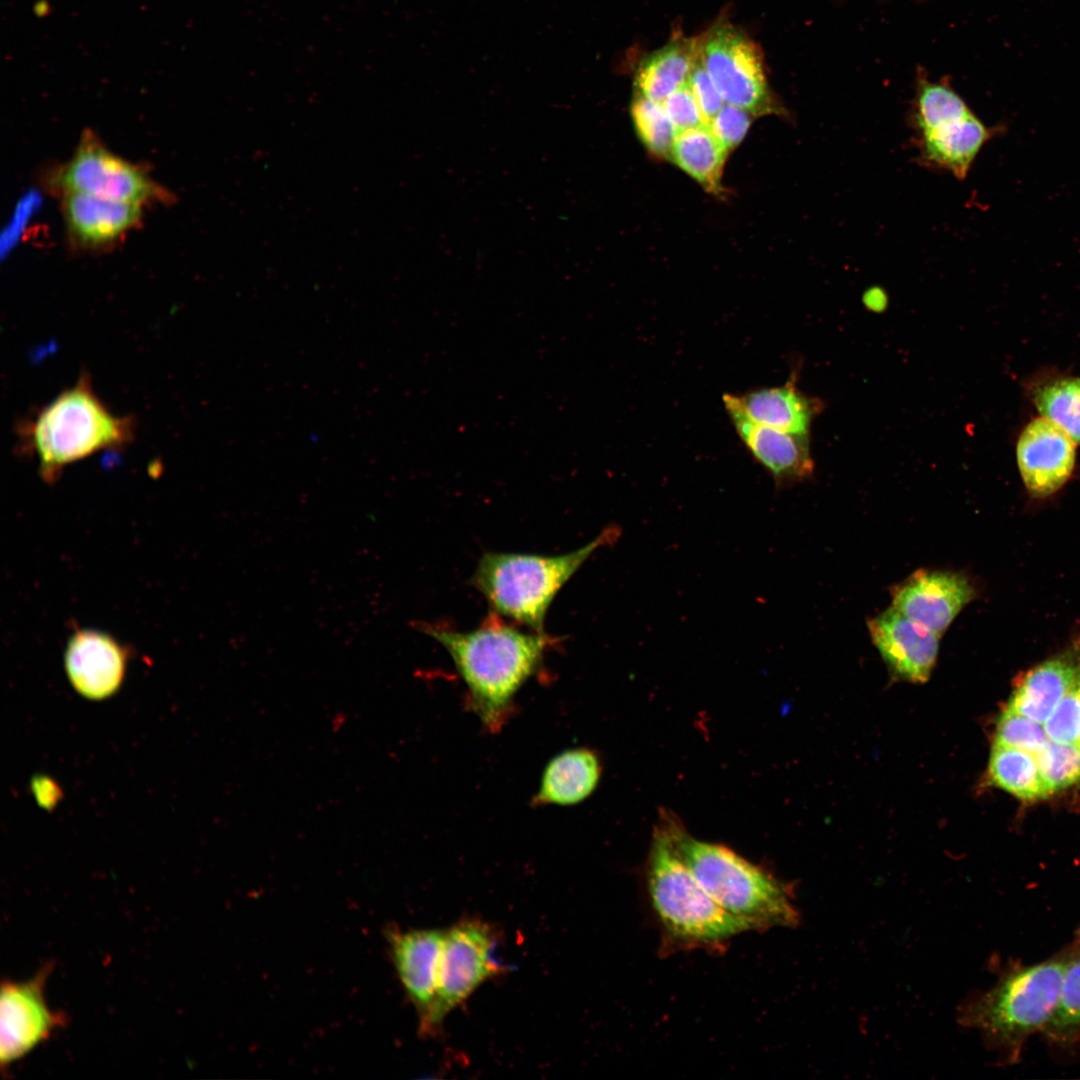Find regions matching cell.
I'll return each mask as SVG.
<instances>
[{
  "label": "cell",
  "instance_id": "obj_10",
  "mask_svg": "<svg viewBox=\"0 0 1080 1080\" xmlns=\"http://www.w3.org/2000/svg\"><path fill=\"white\" fill-rule=\"evenodd\" d=\"M52 185L61 193L78 192L141 205L169 201V193L143 168L111 152L90 130L82 134L72 158L54 175Z\"/></svg>",
  "mask_w": 1080,
  "mask_h": 1080
},
{
  "label": "cell",
  "instance_id": "obj_28",
  "mask_svg": "<svg viewBox=\"0 0 1080 1080\" xmlns=\"http://www.w3.org/2000/svg\"><path fill=\"white\" fill-rule=\"evenodd\" d=\"M1048 795L1080 782V746L1052 740L1035 755Z\"/></svg>",
  "mask_w": 1080,
  "mask_h": 1080
},
{
  "label": "cell",
  "instance_id": "obj_6",
  "mask_svg": "<svg viewBox=\"0 0 1080 1080\" xmlns=\"http://www.w3.org/2000/svg\"><path fill=\"white\" fill-rule=\"evenodd\" d=\"M1070 954L1010 970L963 1008L961 1022L1014 1058L1024 1041L1042 1031L1051 1017Z\"/></svg>",
  "mask_w": 1080,
  "mask_h": 1080
},
{
  "label": "cell",
  "instance_id": "obj_4",
  "mask_svg": "<svg viewBox=\"0 0 1080 1080\" xmlns=\"http://www.w3.org/2000/svg\"><path fill=\"white\" fill-rule=\"evenodd\" d=\"M646 883L649 902L667 946L719 949L750 930L724 910L698 882L679 854L663 819L653 834Z\"/></svg>",
  "mask_w": 1080,
  "mask_h": 1080
},
{
  "label": "cell",
  "instance_id": "obj_26",
  "mask_svg": "<svg viewBox=\"0 0 1080 1080\" xmlns=\"http://www.w3.org/2000/svg\"><path fill=\"white\" fill-rule=\"evenodd\" d=\"M1042 1032L1050 1041L1062 1045L1079 1037L1080 952L1070 954L1056 1006Z\"/></svg>",
  "mask_w": 1080,
  "mask_h": 1080
},
{
  "label": "cell",
  "instance_id": "obj_3",
  "mask_svg": "<svg viewBox=\"0 0 1080 1080\" xmlns=\"http://www.w3.org/2000/svg\"><path fill=\"white\" fill-rule=\"evenodd\" d=\"M661 818L689 869L724 910L750 930L798 924L790 886L732 849L692 837L673 816Z\"/></svg>",
  "mask_w": 1080,
  "mask_h": 1080
},
{
  "label": "cell",
  "instance_id": "obj_13",
  "mask_svg": "<svg viewBox=\"0 0 1080 1080\" xmlns=\"http://www.w3.org/2000/svg\"><path fill=\"white\" fill-rule=\"evenodd\" d=\"M1018 468L1028 492L1045 497L1057 492L1070 478L1076 459V442L1060 426L1045 417L1030 421L1016 446Z\"/></svg>",
  "mask_w": 1080,
  "mask_h": 1080
},
{
  "label": "cell",
  "instance_id": "obj_34",
  "mask_svg": "<svg viewBox=\"0 0 1080 1080\" xmlns=\"http://www.w3.org/2000/svg\"><path fill=\"white\" fill-rule=\"evenodd\" d=\"M32 790L39 805L53 808L61 797L58 785L49 777L39 776L32 780Z\"/></svg>",
  "mask_w": 1080,
  "mask_h": 1080
},
{
  "label": "cell",
  "instance_id": "obj_27",
  "mask_svg": "<svg viewBox=\"0 0 1080 1080\" xmlns=\"http://www.w3.org/2000/svg\"><path fill=\"white\" fill-rule=\"evenodd\" d=\"M635 129L648 150L659 156H669L677 133L662 102L638 95L632 103Z\"/></svg>",
  "mask_w": 1080,
  "mask_h": 1080
},
{
  "label": "cell",
  "instance_id": "obj_5",
  "mask_svg": "<svg viewBox=\"0 0 1080 1080\" xmlns=\"http://www.w3.org/2000/svg\"><path fill=\"white\" fill-rule=\"evenodd\" d=\"M622 530L604 528L586 545L560 555L487 552L480 558L472 583L493 613L545 632L547 611L561 588L598 549L615 544Z\"/></svg>",
  "mask_w": 1080,
  "mask_h": 1080
},
{
  "label": "cell",
  "instance_id": "obj_8",
  "mask_svg": "<svg viewBox=\"0 0 1080 1080\" xmlns=\"http://www.w3.org/2000/svg\"><path fill=\"white\" fill-rule=\"evenodd\" d=\"M698 57L725 103L750 114L781 112L772 95L757 44L727 21L697 37Z\"/></svg>",
  "mask_w": 1080,
  "mask_h": 1080
},
{
  "label": "cell",
  "instance_id": "obj_14",
  "mask_svg": "<svg viewBox=\"0 0 1080 1080\" xmlns=\"http://www.w3.org/2000/svg\"><path fill=\"white\" fill-rule=\"evenodd\" d=\"M128 651L110 634L93 630L75 631L64 652L66 675L82 697L100 701L114 695L126 673Z\"/></svg>",
  "mask_w": 1080,
  "mask_h": 1080
},
{
  "label": "cell",
  "instance_id": "obj_21",
  "mask_svg": "<svg viewBox=\"0 0 1080 1080\" xmlns=\"http://www.w3.org/2000/svg\"><path fill=\"white\" fill-rule=\"evenodd\" d=\"M601 771L600 759L592 750L583 747L565 750L546 765L533 803L536 806L578 804L596 789Z\"/></svg>",
  "mask_w": 1080,
  "mask_h": 1080
},
{
  "label": "cell",
  "instance_id": "obj_35",
  "mask_svg": "<svg viewBox=\"0 0 1080 1080\" xmlns=\"http://www.w3.org/2000/svg\"><path fill=\"white\" fill-rule=\"evenodd\" d=\"M886 302L887 298L885 294H883L882 290L877 288L870 289L864 295V304L873 311L882 310L885 307Z\"/></svg>",
  "mask_w": 1080,
  "mask_h": 1080
},
{
  "label": "cell",
  "instance_id": "obj_17",
  "mask_svg": "<svg viewBox=\"0 0 1080 1080\" xmlns=\"http://www.w3.org/2000/svg\"><path fill=\"white\" fill-rule=\"evenodd\" d=\"M142 206L78 192L62 193V211L70 243L97 250L118 241L141 220Z\"/></svg>",
  "mask_w": 1080,
  "mask_h": 1080
},
{
  "label": "cell",
  "instance_id": "obj_23",
  "mask_svg": "<svg viewBox=\"0 0 1080 1080\" xmlns=\"http://www.w3.org/2000/svg\"><path fill=\"white\" fill-rule=\"evenodd\" d=\"M728 152L709 125H701L678 131L669 156L707 191L717 193Z\"/></svg>",
  "mask_w": 1080,
  "mask_h": 1080
},
{
  "label": "cell",
  "instance_id": "obj_25",
  "mask_svg": "<svg viewBox=\"0 0 1080 1080\" xmlns=\"http://www.w3.org/2000/svg\"><path fill=\"white\" fill-rule=\"evenodd\" d=\"M1029 392L1039 413L1080 443V377L1042 378L1031 384Z\"/></svg>",
  "mask_w": 1080,
  "mask_h": 1080
},
{
  "label": "cell",
  "instance_id": "obj_30",
  "mask_svg": "<svg viewBox=\"0 0 1080 1080\" xmlns=\"http://www.w3.org/2000/svg\"><path fill=\"white\" fill-rule=\"evenodd\" d=\"M1048 738L1059 743L1080 739V667L1068 692L1043 723Z\"/></svg>",
  "mask_w": 1080,
  "mask_h": 1080
},
{
  "label": "cell",
  "instance_id": "obj_20",
  "mask_svg": "<svg viewBox=\"0 0 1080 1080\" xmlns=\"http://www.w3.org/2000/svg\"><path fill=\"white\" fill-rule=\"evenodd\" d=\"M1080 667V646L1029 670L1017 683L1006 709L1043 724L1068 692Z\"/></svg>",
  "mask_w": 1080,
  "mask_h": 1080
},
{
  "label": "cell",
  "instance_id": "obj_29",
  "mask_svg": "<svg viewBox=\"0 0 1080 1080\" xmlns=\"http://www.w3.org/2000/svg\"><path fill=\"white\" fill-rule=\"evenodd\" d=\"M1043 724L1005 708L998 719L994 743L1036 755L1048 742Z\"/></svg>",
  "mask_w": 1080,
  "mask_h": 1080
},
{
  "label": "cell",
  "instance_id": "obj_31",
  "mask_svg": "<svg viewBox=\"0 0 1080 1080\" xmlns=\"http://www.w3.org/2000/svg\"><path fill=\"white\" fill-rule=\"evenodd\" d=\"M750 124L749 112L725 103L708 125L719 142L729 151L743 140Z\"/></svg>",
  "mask_w": 1080,
  "mask_h": 1080
},
{
  "label": "cell",
  "instance_id": "obj_24",
  "mask_svg": "<svg viewBox=\"0 0 1080 1080\" xmlns=\"http://www.w3.org/2000/svg\"><path fill=\"white\" fill-rule=\"evenodd\" d=\"M987 778L992 785L1020 800L1034 801L1049 796L1036 756L1020 749L994 743Z\"/></svg>",
  "mask_w": 1080,
  "mask_h": 1080
},
{
  "label": "cell",
  "instance_id": "obj_7",
  "mask_svg": "<svg viewBox=\"0 0 1080 1080\" xmlns=\"http://www.w3.org/2000/svg\"><path fill=\"white\" fill-rule=\"evenodd\" d=\"M919 159L966 178L982 147L999 128L987 127L948 85L919 77L911 112Z\"/></svg>",
  "mask_w": 1080,
  "mask_h": 1080
},
{
  "label": "cell",
  "instance_id": "obj_15",
  "mask_svg": "<svg viewBox=\"0 0 1080 1080\" xmlns=\"http://www.w3.org/2000/svg\"><path fill=\"white\" fill-rule=\"evenodd\" d=\"M875 647L898 679L926 682L935 666L940 635L891 607L868 621Z\"/></svg>",
  "mask_w": 1080,
  "mask_h": 1080
},
{
  "label": "cell",
  "instance_id": "obj_2",
  "mask_svg": "<svg viewBox=\"0 0 1080 1080\" xmlns=\"http://www.w3.org/2000/svg\"><path fill=\"white\" fill-rule=\"evenodd\" d=\"M131 416L114 413L82 373L70 387L23 420L18 447L35 458L43 480L55 482L64 469L105 450L125 448L135 436Z\"/></svg>",
  "mask_w": 1080,
  "mask_h": 1080
},
{
  "label": "cell",
  "instance_id": "obj_1",
  "mask_svg": "<svg viewBox=\"0 0 1080 1080\" xmlns=\"http://www.w3.org/2000/svg\"><path fill=\"white\" fill-rule=\"evenodd\" d=\"M413 626L449 653L466 684L473 710L493 732L502 728L514 696L557 641L546 632H523L495 613L465 632L427 622Z\"/></svg>",
  "mask_w": 1080,
  "mask_h": 1080
},
{
  "label": "cell",
  "instance_id": "obj_36",
  "mask_svg": "<svg viewBox=\"0 0 1080 1080\" xmlns=\"http://www.w3.org/2000/svg\"><path fill=\"white\" fill-rule=\"evenodd\" d=\"M1077 744H1078V745L1080 746V739H1079V741H1078V743H1077Z\"/></svg>",
  "mask_w": 1080,
  "mask_h": 1080
},
{
  "label": "cell",
  "instance_id": "obj_19",
  "mask_svg": "<svg viewBox=\"0 0 1080 1080\" xmlns=\"http://www.w3.org/2000/svg\"><path fill=\"white\" fill-rule=\"evenodd\" d=\"M723 403L736 407L756 423L798 434H808L822 409L821 402L799 391L792 378L781 386L725 394Z\"/></svg>",
  "mask_w": 1080,
  "mask_h": 1080
},
{
  "label": "cell",
  "instance_id": "obj_12",
  "mask_svg": "<svg viewBox=\"0 0 1080 1080\" xmlns=\"http://www.w3.org/2000/svg\"><path fill=\"white\" fill-rule=\"evenodd\" d=\"M975 592L961 573L923 569L892 588V607L941 636Z\"/></svg>",
  "mask_w": 1080,
  "mask_h": 1080
},
{
  "label": "cell",
  "instance_id": "obj_11",
  "mask_svg": "<svg viewBox=\"0 0 1080 1080\" xmlns=\"http://www.w3.org/2000/svg\"><path fill=\"white\" fill-rule=\"evenodd\" d=\"M51 968L48 964L29 980H7L1 985L2 1067L23 1058L65 1023L64 1015L52 1011L45 999L44 987Z\"/></svg>",
  "mask_w": 1080,
  "mask_h": 1080
},
{
  "label": "cell",
  "instance_id": "obj_22",
  "mask_svg": "<svg viewBox=\"0 0 1080 1080\" xmlns=\"http://www.w3.org/2000/svg\"><path fill=\"white\" fill-rule=\"evenodd\" d=\"M697 58V37H673L638 65L635 86L639 95L663 102L688 82Z\"/></svg>",
  "mask_w": 1080,
  "mask_h": 1080
},
{
  "label": "cell",
  "instance_id": "obj_16",
  "mask_svg": "<svg viewBox=\"0 0 1080 1080\" xmlns=\"http://www.w3.org/2000/svg\"><path fill=\"white\" fill-rule=\"evenodd\" d=\"M735 431L778 488L808 479L814 472L808 434L782 431L756 423L730 404H724Z\"/></svg>",
  "mask_w": 1080,
  "mask_h": 1080
},
{
  "label": "cell",
  "instance_id": "obj_32",
  "mask_svg": "<svg viewBox=\"0 0 1080 1080\" xmlns=\"http://www.w3.org/2000/svg\"><path fill=\"white\" fill-rule=\"evenodd\" d=\"M662 103L677 132L708 125L688 83L673 92Z\"/></svg>",
  "mask_w": 1080,
  "mask_h": 1080
},
{
  "label": "cell",
  "instance_id": "obj_33",
  "mask_svg": "<svg viewBox=\"0 0 1080 1080\" xmlns=\"http://www.w3.org/2000/svg\"><path fill=\"white\" fill-rule=\"evenodd\" d=\"M688 85L707 124L719 112L725 101L699 57L690 73Z\"/></svg>",
  "mask_w": 1080,
  "mask_h": 1080
},
{
  "label": "cell",
  "instance_id": "obj_9",
  "mask_svg": "<svg viewBox=\"0 0 1080 1080\" xmlns=\"http://www.w3.org/2000/svg\"><path fill=\"white\" fill-rule=\"evenodd\" d=\"M495 945L492 929L478 920L462 921L445 931L435 1000L420 1023L424 1033L432 1032L481 983L505 971L493 956Z\"/></svg>",
  "mask_w": 1080,
  "mask_h": 1080
},
{
  "label": "cell",
  "instance_id": "obj_18",
  "mask_svg": "<svg viewBox=\"0 0 1080 1080\" xmlns=\"http://www.w3.org/2000/svg\"><path fill=\"white\" fill-rule=\"evenodd\" d=\"M445 931L419 929L388 933L392 960L422 1023L436 996L437 973Z\"/></svg>",
  "mask_w": 1080,
  "mask_h": 1080
}]
</instances>
